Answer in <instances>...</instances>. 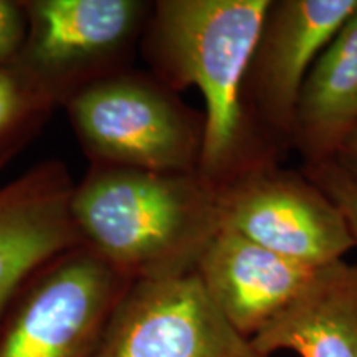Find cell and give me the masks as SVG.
Here are the masks:
<instances>
[{
    "instance_id": "12",
    "label": "cell",
    "mask_w": 357,
    "mask_h": 357,
    "mask_svg": "<svg viewBox=\"0 0 357 357\" xmlns=\"http://www.w3.org/2000/svg\"><path fill=\"white\" fill-rule=\"evenodd\" d=\"M357 129V8L316 58L303 84L291 146L305 164L336 158Z\"/></svg>"
},
{
    "instance_id": "13",
    "label": "cell",
    "mask_w": 357,
    "mask_h": 357,
    "mask_svg": "<svg viewBox=\"0 0 357 357\" xmlns=\"http://www.w3.org/2000/svg\"><path fill=\"white\" fill-rule=\"evenodd\" d=\"M53 109L12 68L0 70V167L32 139Z\"/></svg>"
},
{
    "instance_id": "14",
    "label": "cell",
    "mask_w": 357,
    "mask_h": 357,
    "mask_svg": "<svg viewBox=\"0 0 357 357\" xmlns=\"http://www.w3.org/2000/svg\"><path fill=\"white\" fill-rule=\"evenodd\" d=\"M303 174L310 178L337 205L339 211L349 223L352 235L357 243V181L352 178L336 160L305 164Z\"/></svg>"
},
{
    "instance_id": "16",
    "label": "cell",
    "mask_w": 357,
    "mask_h": 357,
    "mask_svg": "<svg viewBox=\"0 0 357 357\" xmlns=\"http://www.w3.org/2000/svg\"><path fill=\"white\" fill-rule=\"evenodd\" d=\"M334 160H336L339 166L344 169L352 178L357 181V129L346 137V141L342 142L341 147H339Z\"/></svg>"
},
{
    "instance_id": "8",
    "label": "cell",
    "mask_w": 357,
    "mask_h": 357,
    "mask_svg": "<svg viewBox=\"0 0 357 357\" xmlns=\"http://www.w3.org/2000/svg\"><path fill=\"white\" fill-rule=\"evenodd\" d=\"M357 0H271L243 82L248 118L276 153L293 142L305 79Z\"/></svg>"
},
{
    "instance_id": "3",
    "label": "cell",
    "mask_w": 357,
    "mask_h": 357,
    "mask_svg": "<svg viewBox=\"0 0 357 357\" xmlns=\"http://www.w3.org/2000/svg\"><path fill=\"white\" fill-rule=\"evenodd\" d=\"M65 108L91 164L199 171L205 118L151 73L119 71L88 84Z\"/></svg>"
},
{
    "instance_id": "1",
    "label": "cell",
    "mask_w": 357,
    "mask_h": 357,
    "mask_svg": "<svg viewBox=\"0 0 357 357\" xmlns=\"http://www.w3.org/2000/svg\"><path fill=\"white\" fill-rule=\"evenodd\" d=\"M271 0H159L139 48L151 75L172 91L195 86L205 101L199 172L220 185L276 162L243 102V82Z\"/></svg>"
},
{
    "instance_id": "5",
    "label": "cell",
    "mask_w": 357,
    "mask_h": 357,
    "mask_svg": "<svg viewBox=\"0 0 357 357\" xmlns=\"http://www.w3.org/2000/svg\"><path fill=\"white\" fill-rule=\"evenodd\" d=\"M131 283L84 243L55 257L0 316V357H95Z\"/></svg>"
},
{
    "instance_id": "2",
    "label": "cell",
    "mask_w": 357,
    "mask_h": 357,
    "mask_svg": "<svg viewBox=\"0 0 357 357\" xmlns=\"http://www.w3.org/2000/svg\"><path fill=\"white\" fill-rule=\"evenodd\" d=\"M70 211L83 243L132 283L194 273L220 231L217 187L199 171L91 164Z\"/></svg>"
},
{
    "instance_id": "10",
    "label": "cell",
    "mask_w": 357,
    "mask_h": 357,
    "mask_svg": "<svg viewBox=\"0 0 357 357\" xmlns=\"http://www.w3.org/2000/svg\"><path fill=\"white\" fill-rule=\"evenodd\" d=\"M316 271L230 230L213 236L195 268L222 314L250 339L305 289Z\"/></svg>"
},
{
    "instance_id": "9",
    "label": "cell",
    "mask_w": 357,
    "mask_h": 357,
    "mask_svg": "<svg viewBox=\"0 0 357 357\" xmlns=\"http://www.w3.org/2000/svg\"><path fill=\"white\" fill-rule=\"evenodd\" d=\"M63 162L47 160L0 187V316L38 268L83 243Z\"/></svg>"
},
{
    "instance_id": "7",
    "label": "cell",
    "mask_w": 357,
    "mask_h": 357,
    "mask_svg": "<svg viewBox=\"0 0 357 357\" xmlns=\"http://www.w3.org/2000/svg\"><path fill=\"white\" fill-rule=\"evenodd\" d=\"M95 357H271L240 334L197 273L134 281L111 316Z\"/></svg>"
},
{
    "instance_id": "11",
    "label": "cell",
    "mask_w": 357,
    "mask_h": 357,
    "mask_svg": "<svg viewBox=\"0 0 357 357\" xmlns=\"http://www.w3.org/2000/svg\"><path fill=\"white\" fill-rule=\"evenodd\" d=\"M261 354L357 357V265L319 268L305 289L252 337Z\"/></svg>"
},
{
    "instance_id": "15",
    "label": "cell",
    "mask_w": 357,
    "mask_h": 357,
    "mask_svg": "<svg viewBox=\"0 0 357 357\" xmlns=\"http://www.w3.org/2000/svg\"><path fill=\"white\" fill-rule=\"evenodd\" d=\"M26 35V15L22 2L0 0V70L10 68Z\"/></svg>"
},
{
    "instance_id": "4",
    "label": "cell",
    "mask_w": 357,
    "mask_h": 357,
    "mask_svg": "<svg viewBox=\"0 0 357 357\" xmlns=\"http://www.w3.org/2000/svg\"><path fill=\"white\" fill-rule=\"evenodd\" d=\"M26 35L10 68L50 105L131 70L153 3L142 0H26Z\"/></svg>"
},
{
    "instance_id": "6",
    "label": "cell",
    "mask_w": 357,
    "mask_h": 357,
    "mask_svg": "<svg viewBox=\"0 0 357 357\" xmlns=\"http://www.w3.org/2000/svg\"><path fill=\"white\" fill-rule=\"evenodd\" d=\"M215 187L220 230L288 260L319 270L357 247L337 205L303 172L270 162Z\"/></svg>"
}]
</instances>
